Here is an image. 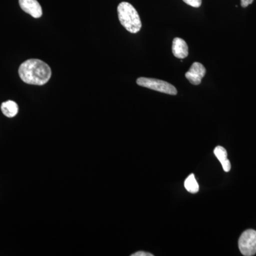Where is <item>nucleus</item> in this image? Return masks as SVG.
Returning <instances> with one entry per match:
<instances>
[{"label": "nucleus", "mask_w": 256, "mask_h": 256, "mask_svg": "<svg viewBox=\"0 0 256 256\" xmlns=\"http://www.w3.org/2000/svg\"><path fill=\"white\" fill-rule=\"evenodd\" d=\"M183 1L186 4L195 8H200L202 2V0H183Z\"/></svg>", "instance_id": "11"}, {"label": "nucleus", "mask_w": 256, "mask_h": 256, "mask_svg": "<svg viewBox=\"0 0 256 256\" xmlns=\"http://www.w3.org/2000/svg\"><path fill=\"white\" fill-rule=\"evenodd\" d=\"M254 0H240V5L242 8H247L248 5L252 4Z\"/></svg>", "instance_id": "12"}, {"label": "nucleus", "mask_w": 256, "mask_h": 256, "mask_svg": "<svg viewBox=\"0 0 256 256\" xmlns=\"http://www.w3.org/2000/svg\"><path fill=\"white\" fill-rule=\"evenodd\" d=\"M1 110L6 117L13 118L18 114V107L14 101L8 100L2 104Z\"/></svg>", "instance_id": "9"}, {"label": "nucleus", "mask_w": 256, "mask_h": 256, "mask_svg": "<svg viewBox=\"0 0 256 256\" xmlns=\"http://www.w3.org/2000/svg\"><path fill=\"white\" fill-rule=\"evenodd\" d=\"M18 75L22 82L30 85L43 86L52 77V69L43 60L31 58L20 65Z\"/></svg>", "instance_id": "1"}, {"label": "nucleus", "mask_w": 256, "mask_h": 256, "mask_svg": "<svg viewBox=\"0 0 256 256\" xmlns=\"http://www.w3.org/2000/svg\"><path fill=\"white\" fill-rule=\"evenodd\" d=\"M172 53L176 58H185L188 55V48L186 42L181 38H174L172 43Z\"/></svg>", "instance_id": "7"}, {"label": "nucleus", "mask_w": 256, "mask_h": 256, "mask_svg": "<svg viewBox=\"0 0 256 256\" xmlns=\"http://www.w3.org/2000/svg\"><path fill=\"white\" fill-rule=\"evenodd\" d=\"M184 188L188 192L192 194H196L200 190V186L197 183L194 174H192L186 178L184 182Z\"/></svg>", "instance_id": "10"}, {"label": "nucleus", "mask_w": 256, "mask_h": 256, "mask_svg": "<svg viewBox=\"0 0 256 256\" xmlns=\"http://www.w3.org/2000/svg\"><path fill=\"white\" fill-rule=\"evenodd\" d=\"M214 154L216 156L217 159L220 160V164L223 166L224 172H228L232 168L230 165V161L227 159V152L225 148L222 146H218L215 148Z\"/></svg>", "instance_id": "8"}, {"label": "nucleus", "mask_w": 256, "mask_h": 256, "mask_svg": "<svg viewBox=\"0 0 256 256\" xmlns=\"http://www.w3.org/2000/svg\"><path fill=\"white\" fill-rule=\"evenodd\" d=\"M206 73L205 67L202 64L195 62L185 74V76L192 84L197 86L201 84L202 78L204 77Z\"/></svg>", "instance_id": "5"}, {"label": "nucleus", "mask_w": 256, "mask_h": 256, "mask_svg": "<svg viewBox=\"0 0 256 256\" xmlns=\"http://www.w3.org/2000/svg\"><path fill=\"white\" fill-rule=\"evenodd\" d=\"M20 8L34 18H40L43 14L41 5L37 0H18Z\"/></svg>", "instance_id": "6"}, {"label": "nucleus", "mask_w": 256, "mask_h": 256, "mask_svg": "<svg viewBox=\"0 0 256 256\" xmlns=\"http://www.w3.org/2000/svg\"><path fill=\"white\" fill-rule=\"evenodd\" d=\"M132 256H153V254L150 252H136V254H132Z\"/></svg>", "instance_id": "13"}, {"label": "nucleus", "mask_w": 256, "mask_h": 256, "mask_svg": "<svg viewBox=\"0 0 256 256\" xmlns=\"http://www.w3.org/2000/svg\"><path fill=\"white\" fill-rule=\"evenodd\" d=\"M136 82H137L138 85L140 86L152 89L156 92L172 96L178 94V90L174 86L169 82H164V80H159V79L141 77V78H138Z\"/></svg>", "instance_id": "3"}, {"label": "nucleus", "mask_w": 256, "mask_h": 256, "mask_svg": "<svg viewBox=\"0 0 256 256\" xmlns=\"http://www.w3.org/2000/svg\"><path fill=\"white\" fill-rule=\"evenodd\" d=\"M239 250L242 255L252 256L256 254V230H245L238 240Z\"/></svg>", "instance_id": "4"}, {"label": "nucleus", "mask_w": 256, "mask_h": 256, "mask_svg": "<svg viewBox=\"0 0 256 256\" xmlns=\"http://www.w3.org/2000/svg\"><path fill=\"white\" fill-rule=\"evenodd\" d=\"M118 14L121 24L127 31L132 34L140 31L142 28L140 18L132 4L122 2L118 6Z\"/></svg>", "instance_id": "2"}]
</instances>
